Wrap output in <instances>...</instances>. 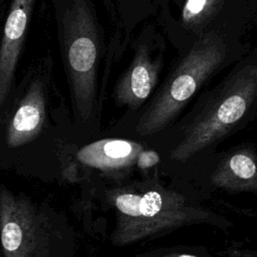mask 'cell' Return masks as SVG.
Returning <instances> with one entry per match:
<instances>
[{"label": "cell", "instance_id": "6da1fadb", "mask_svg": "<svg viewBox=\"0 0 257 257\" xmlns=\"http://www.w3.org/2000/svg\"><path fill=\"white\" fill-rule=\"evenodd\" d=\"M227 48L216 32L201 36L169 75L136 125L140 136L156 134L167 126L197 89L225 61Z\"/></svg>", "mask_w": 257, "mask_h": 257}, {"label": "cell", "instance_id": "7a4b0ae2", "mask_svg": "<svg viewBox=\"0 0 257 257\" xmlns=\"http://www.w3.org/2000/svg\"><path fill=\"white\" fill-rule=\"evenodd\" d=\"M257 97V65L234 71L194 117L171 158L186 161L226 136L246 115Z\"/></svg>", "mask_w": 257, "mask_h": 257}, {"label": "cell", "instance_id": "3957f363", "mask_svg": "<svg viewBox=\"0 0 257 257\" xmlns=\"http://www.w3.org/2000/svg\"><path fill=\"white\" fill-rule=\"evenodd\" d=\"M113 204L118 213L113 242L118 245L182 226L197 216L182 195L157 188L143 194L119 193L113 197Z\"/></svg>", "mask_w": 257, "mask_h": 257}, {"label": "cell", "instance_id": "277c9868", "mask_svg": "<svg viewBox=\"0 0 257 257\" xmlns=\"http://www.w3.org/2000/svg\"><path fill=\"white\" fill-rule=\"evenodd\" d=\"M96 32L86 5L75 3L69 25L67 62L74 100L82 118L90 114L95 91Z\"/></svg>", "mask_w": 257, "mask_h": 257}, {"label": "cell", "instance_id": "5b68a950", "mask_svg": "<svg viewBox=\"0 0 257 257\" xmlns=\"http://www.w3.org/2000/svg\"><path fill=\"white\" fill-rule=\"evenodd\" d=\"M46 227L33 204L0 189V241L4 257H38L47 241Z\"/></svg>", "mask_w": 257, "mask_h": 257}, {"label": "cell", "instance_id": "8992f818", "mask_svg": "<svg viewBox=\"0 0 257 257\" xmlns=\"http://www.w3.org/2000/svg\"><path fill=\"white\" fill-rule=\"evenodd\" d=\"M34 1L13 0L10 7L0 46V106L10 90Z\"/></svg>", "mask_w": 257, "mask_h": 257}, {"label": "cell", "instance_id": "52a82bcc", "mask_svg": "<svg viewBox=\"0 0 257 257\" xmlns=\"http://www.w3.org/2000/svg\"><path fill=\"white\" fill-rule=\"evenodd\" d=\"M159 61L152 59L145 46H139L126 71L118 80L115 100L131 108L140 106L153 91L159 74Z\"/></svg>", "mask_w": 257, "mask_h": 257}, {"label": "cell", "instance_id": "ba28073f", "mask_svg": "<svg viewBox=\"0 0 257 257\" xmlns=\"http://www.w3.org/2000/svg\"><path fill=\"white\" fill-rule=\"evenodd\" d=\"M142 145L122 139H103L81 148L76 157L88 167L101 171H117L130 168L143 151Z\"/></svg>", "mask_w": 257, "mask_h": 257}, {"label": "cell", "instance_id": "9c48e42d", "mask_svg": "<svg viewBox=\"0 0 257 257\" xmlns=\"http://www.w3.org/2000/svg\"><path fill=\"white\" fill-rule=\"evenodd\" d=\"M45 117L42 85L34 82L15 111L7 133V144L20 147L33 140L40 132Z\"/></svg>", "mask_w": 257, "mask_h": 257}, {"label": "cell", "instance_id": "30bf717a", "mask_svg": "<svg viewBox=\"0 0 257 257\" xmlns=\"http://www.w3.org/2000/svg\"><path fill=\"white\" fill-rule=\"evenodd\" d=\"M216 182L221 185H257V164L251 152L241 150L228 157L215 175Z\"/></svg>", "mask_w": 257, "mask_h": 257}, {"label": "cell", "instance_id": "8fae6325", "mask_svg": "<svg viewBox=\"0 0 257 257\" xmlns=\"http://www.w3.org/2000/svg\"><path fill=\"white\" fill-rule=\"evenodd\" d=\"M222 0H186L182 10V21L190 27H198L218 12Z\"/></svg>", "mask_w": 257, "mask_h": 257}, {"label": "cell", "instance_id": "7c38bea8", "mask_svg": "<svg viewBox=\"0 0 257 257\" xmlns=\"http://www.w3.org/2000/svg\"><path fill=\"white\" fill-rule=\"evenodd\" d=\"M160 162V156L152 150H143L137 159V165L140 169H149Z\"/></svg>", "mask_w": 257, "mask_h": 257}, {"label": "cell", "instance_id": "4fadbf2b", "mask_svg": "<svg viewBox=\"0 0 257 257\" xmlns=\"http://www.w3.org/2000/svg\"><path fill=\"white\" fill-rule=\"evenodd\" d=\"M177 257H197V256H194V255H189V254H181V255H178Z\"/></svg>", "mask_w": 257, "mask_h": 257}]
</instances>
